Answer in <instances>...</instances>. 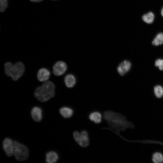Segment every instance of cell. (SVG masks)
Here are the masks:
<instances>
[{
  "label": "cell",
  "instance_id": "6da1fadb",
  "mask_svg": "<svg viewBox=\"0 0 163 163\" xmlns=\"http://www.w3.org/2000/svg\"><path fill=\"white\" fill-rule=\"evenodd\" d=\"M103 117L106 121L109 129L117 134L119 135L121 131H123L128 128H133V124L128 121L126 117L121 114L108 110L104 111Z\"/></svg>",
  "mask_w": 163,
  "mask_h": 163
},
{
  "label": "cell",
  "instance_id": "7a4b0ae2",
  "mask_svg": "<svg viewBox=\"0 0 163 163\" xmlns=\"http://www.w3.org/2000/svg\"><path fill=\"white\" fill-rule=\"evenodd\" d=\"M55 87L51 81H45L43 85L38 87L34 92V96L41 102L46 101L55 95Z\"/></svg>",
  "mask_w": 163,
  "mask_h": 163
},
{
  "label": "cell",
  "instance_id": "3957f363",
  "mask_svg": "<svg viewBox=\"0 0 163 163\" xmlns=\"http://www.w3.org/2000/svg\"><path fill=\"white\" fill-rule=\"evenodd\" d=\"M25 69L24 64L21 62H17L14 65L8 62L4 65L5 74L14 81L18 80L22 76Z\"/></svg>",
  "mask_w": 163,
  "mask_h": 163
},
{
  "label": "cell",
  "instance_id": "277c9868",
  "mask_svg": "<svg viewBox=\"0 0 163 163\" xmlns=\"http://www.w3.org/2000/svg\"><path fill=\"white\" fill-rule=\"evenodd\" d=\"M29 153L26 146L17 141H14L13 155L17 160L23 161L26 160L28 157Z\"/></svg>",
  "mask_w": 163,
  "mask_h": 163
},
{
  "label": "cell",
  "instance_id": "5b68a950",
  "mask_svg": "<svg viewBox=\"0 0 163 163\" xmlns=\"http://www.w3.org/2000/svg\"><path fill=\"white\" fill-rule=\"evenodd\" d=\"M67 69L66 64L64 61L57 62L53 67V72L55 75L59 76L63 75Z\"/></svg>",
  "mask_w": 163,
  "mask_h": 163
},
{
  "label": "cell",
  "instance_id": "8992f818",
  "mask_svg": "<svg viewBox=\"0 0 163 163\" xmlns=\"http://www.w3.org/2000/svg\"><path fill=\"white\" fill-rule=\"evenodd\" d=\"M14 146V142L9 138L4 139L3 142V149L8 156L10 157L13 155Z\"/></svg>",
  "mask_w": 163,
  "mask_h": 163
},
{
  "label": "cell",
  "instance_id": "52a82bcc",
  "mask_svg": "<svg viewBox=\"0 0 163 163\" xmlns=\"http://www.w3.org/2000/svg\"><path fill=\"white\" fill-rule=\"evenodd\" d=\"M77 143L82 147H86L89 144V139L88 133L85 130L80 133V135Z\"/></svg>",
  "mask_w": 163,
  "mask_h": 163
},
{
  "label": "cell",
  "instance_id": "ba28073f",
  "mask_svg": "<svg viewBox=\"0 0 163 163\" xmlns=\"http://www.w3.org/2000/svg\"><path fill=\"white\" fill-rule=\"evenodd\" d=\"M131 67V63L129 61L124 60L118 66L117 72L120 75L123 76L129 71Z\"/></svg>",
  "mask_w": 163,
  "mask_h": 163
},
{
  "label": "cell",
  "instance_id": "9c48e42d",
  "mask_svg": "<svg viewBox=\"0 0 163 163\" xmlns=\"http://www.w3.org/2000/svg\"><path fill=\"white\" fill-rule=\"evenodd\" d=\"M50 75V71L47 69L43 68L38 70L37 75V78L40 82L46 81Z\"/></svg>",
  "mask_w": 163,
  "mask_h": 163
},
{
  "label": "cell",
  "instance_id": "30bf717a",
  "mask_svg": "<svg viewBox=\"0 0 163 163\" xmlns=\"http://www.w3.org/2000/svg\"><path fill=\"white\" fill-rule=\"evenodd\" d=\"M31 115L34 120L37 122H39L42 118V110L39 107H35L33 108L31 110Z\"/></svg>",
  "mask_w": 163,
  "mask_h": 163
},
{
  "label": "cell",
  "instance_id": "8fae6325",
  "mask_svg": "<svg viewBox=\"0 0 163 163\" xmlns=\"http://www.w3.org/2000/svg\"><path fill=\"white\" fill-rule=\"evenodd\" d=\"M89 119L96 124H99L101 122L102 117L101 113L97 111L91 112L88 116Z\"/></svg>",
  "mask_w": 163,
  "mask_h": 163
},
{
  "label": "cell",
  "instance_id": "7c38bea8",
  "mask_svg": "<svg viewBox=\"0 0 163 163\" xmlns=\"http://www.w3.org/2000/svg\"><path fill=\"white\" fill-rule=\"evenodd\" d=\"M59 156L58 154L54 151H50L46 154V161L48 163H54L58 160Z\"/></svg>",
  "mask_w": 163,
  "mask_h": 163
},
{
  "label": "cell",
  "instance_id": "4fadbf2b",
  "mask_svg": "<svg viewBox=\"0 0 163 163\" xmlns=\"http://www.w3.org/2000/svg\"><path fill=\"white\" fill-rule=\"evenodd\" d=\"M59 112L61 115L66 118L71 117L74 113L73 110L72 108L66 107H64L60 108Z\"/></svg>",
  "mask_w": 163,
  "mask_h": 163
},
{
  "label": "cell",
  "instance_id": "5bb4252c",
  "mask_svg": "<svg viewBox=\"0 0 163 163\" xmlns=\"http://www.w3.org/2000/svg\"><path fill=\"white\" fill-rule=\"evenodd\" d=\"M64 81L66 85L69 88L73 87L75 85L76 81L74 76L71 74L66 75L64 78Z\"/></svg>",
  "mask_w": 163,
  "mask_h": 163
},
{
  "label": "cell",
  "instance_id": "9a60e30c",
  "mask_svg": "<svg viewBox=\"0 0 163 163\" xmlns=\"http://www.w3.org/2000/svg\"><path fill=\"white\" fill-rule=\"evenodd\" d=\"M142 20L145 23L150 24L152 23L154 19L155 15L152 11H149L143 14L142 17Z\"/></svg>",
  "mask_w": 163,
  "mask_h": 163
},
{
  "label": "cell",
  "instance_id": "2e32d148",
  "mask_svg": "<svg viewBox=\"0 0 163 163\" xmlns=\"http://www.w3.org/2000/svg\"><path fill=\"white\" fill-rule=\"evenodd\" d=\"M152 44L155 46H158L163 44V33H158L152 42Z\"/></svg>",
  "mask_w": 163,
  "mask_h": 163
},
{
  "label": "cell",
  "instance_id": "e0dca14e",
  "mask_svg": "<svg viewBox=\"0 0 163 163\" xmlns=\"http://www.w3.org/2000/svg\"><path fill=\"white\" fill-rule=\"evenodd\" d=\"M152 160L155 163H161L163 162V155L160 152H156L152 155Z\"/></svg>",
  "mask_w": 163,
  "mask_h": 163
},
{
  "label": "cell",
  "instance_id": "ac0fdd59",
  "mask_svg": "<svg viewBox=\"0 0 163 163\" xmlns=\"http://www.w3.org/2000/svg\"><path fill=\"white\" fill-rule=\"evenodd\" d=\"M155 96L158 98H161L163 96V88L160 85L155 86L154 88Z\"/></svg>",
  "mask_w": 163,
  "mask_h": 163
},
{
  "label": "cell",
  "instance_id": "d6986e66",
  "mask_svg": "<svg viewBox=\"0 0 163 163\" xmlns=\"http://www.w3.org/2000/svg\"><path fill=\"white\" fill-rule=\"evenodd\" d=\"M8 0H0V11L3 13L5 11L8 6Z\"/></svg>",
  "mask_w": 163,
  "mask_h": 163
},
{
  "label": "cell",
  "instance_id": "ffe728a7",
  "mask_svg": "<svg viewBox=\"0 0 163 163\" xmlns=\"http://www.w3.org/2000/svg\"><path fill=\"white\" fill-rule=\"evenodd\" d=\"M156 67H158L160 70H163V59H158L155 61V63Z\"/></svg>",
  "mask_w": 163,
  "mask_h": 163
},
{
  "label": "cell",
  "instance_id": "44dd1931",
  "mask_svg": "<svg viewBox=\"0 0 163 163\" xmlns=\"http://www.w3.org/2000/svg\"><path fill=\"white\" fill-rule=\"evenodd\" d=\"M43 0H29L32 2L34 3H40L42 2Z\"/></svg>",
  "mask_w": 163,
  "mask_h": 163
},
{
  "label": "cell",
  "instance_id": "7402d4cb",
  "mask_svg": "<svg viewBox=\"0 0 163 163\" xmlns=\"http://www.w3.org/2000/svg\"><path fill=\"white\" fill-rule=\"evenodd\" d=\"M161 16L163 17V6L162 8L161 11Z\"/></svg>",
  "mask_w": 163,
  "mask_h": 163
},
{
  "label": "cell",
  "instance_id": "603a6c76",
  "mask_svg": "<svg viewBox=\"0 0 163 163\" xmlns=\"http://www.w3.org/2000/svg\"><path fill=\"white\" fill-rule=\"evenodd\" d=\"M52 1H58V0H51Z\"/></svg>",
  "mask_w": 163,
  "mask_h": 163
}]
</instances>
